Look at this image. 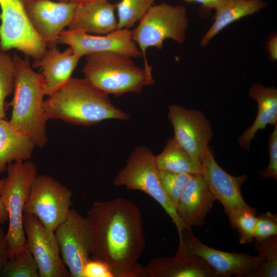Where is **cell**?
Instances as JSON below:
<instances>
[{
	"label": "cell",
	"instance_id": "cell-33",
	"mask_svg": "<svg viewBox=\"0 0 277 277\" xmlns=\"http://www.w3.org/2000/svg\"><path fill=\"white\" fill-rule=\"evenodd\" d=\"M10 256V249L6 239V233L0 226V275Z\"/></svg>",
	"mask_w": 277,
	"mask_h": 277
},
{
	"label": "cell",
	"instance_id": "cell-4",
	"mask_svg": "<svg viewBox=\"0 0 277 277\" xmlns=\"http://www.w3.org/2000/svg\"><path fill=\"white\" fill-rule=\"evenodd\" d=\"M83 72L84 78L90 84L116 97L128 92H140L144 86L154 83L152 74L137 66L132 57L114 52L86 55Z\"/></svg>",
	"mask_w": 277,
	"mask_h": 277
},
{
	"label": "cell",
	"instance_id": "cell-38",
	"mask_svg": "<svg viewBox=\"0 0 277 277\" xmlns=\"http://www.w3.org/2000/svg\"><path fill=\"white\" fill-rule=\"evenodd\" d=\"M253 1H262L263 2V1H264V0H253Z\"/></svg>",
	"mask_w": 277,
	"mask_h": 277
},
{
	"label": "cell",
	"instance_id": "cell-39",
	"mask_svg": "<svg viewBox=\"0 0 277 277\" xmlns=\"http://www.w3.org/2000/svg\"><path fill=\"white\" fill-rule=\"evenodd\" d=\"M55 1H57V0H55Z\"/></svg>",
	"mask_w": 277,
	"mask_h": 277
},
{
	"label": "cell",
	"instance_id": "cell-32",
	"mask_svg": "<svg viewBox=\"0 0 277 277\" xmlns=\"http://www.w3.org/2000/svg\"><path fill=\"white\" fill-rule=\"evenodd\" d=\"M274 129L270 134L268 143L269 154L268 166L260 172L261 176L264 179L272 178L277 180V123L274 125Z\"/></svg>",
	"mask_w": 277,
	"mask_h": 277
},
{
	"label": "cell",
	"instance_id": "cell-27",
	"mask_svg": "<svg viewBox=\"0 0 277 277\" xmlns=\"http://www.w3.org/2000/svg\"><path fill=\"white\" fill-rule=\"evenodd\" d=\"M256 213V209L248 205L227 215L231 227L237 231L240 244L254 242Z\"/></svg>",
	"mask_w": 277,
	"mask_h": 277
},
{
	"label": "cell",
	"instance_id": "cell-26",
	"mask_svg": "<svg viewBox=\"0 0 277 277\" xmlns=\"http://www.w3.org/2000/svg\"><path fill=\"white\" fill-rule=\"evenodd\" d=\"M0 276L39 277L37 264L25 247L10 256Z\"/></svg>",
	"mask_w": 277,
	"mask_h": 277
},
{
	"label": "cell",
	"instance_id": "cell-9",
	"mask_svg": "<svg viewBox=\"0 0 277 277\" xmlns=\"http://www.w3.org/2000/svg\"><path fill=\"white\" fill-rule=\"evenodd\" d=\"M72 193L53 177L37 175L24 208V213L35 216L49 231L54 232L66 219Z\"/></svg>",
	"mask_w": 277,
	"mask_h": 277
},
{
	"label": "cell",
	"instance_id": "cell-1",
	"mask_svg": "<svg viewBox=\"0 0 277 277\" xmlns=\"http://www.w3.org/2000/svg\"><path fill=\"white\" fill-rule=\"evenodd\" d=\"M92 259L110 266H131L145 246L138 207L123 198L95 202L86 217Z\"/></svg>",
	"mask_w": 277,
	"mask_h": 277
},
{
	"label": "cell",
	"instance_id": "cell-30",
	"mask_svg": "<svg viewBox=\"0 0 277 277\" xmlns=\"http://www.w3.org/2000/svg\"><path fill=\"white\" fill-rule=\"evenodd\" d=\"M162 188L175 208L188 182L193 176L188 174L159 170Z\"/></svg>",
	"mask_w": 277,
	"mask_h": 277
},
{
	"label": "cell",
	"instance_id": "cell-6",
	"mask_svg": "<svg viewBox=\"0 0 277 277\" xmlns=\"http://www.w3.org/2000/svg\"><path fill=\"white\" fill-rule=\"evenodd\" d=\"M138 26L131 30L133 41L136 43L144 60V69L152 74V67L146 56L150 47L161 49L163 42L171 38L182 44L189 20L183 5L172 6L166 3L152 5L139 21Z\"/></svg>",
	"mask_w": 277,
	"mask_h": 277
},
{
	"label": "cell",
	"instance_id": "cell-16",
	"mask_svg": "<svg viewBox=\"0 0 277 277\" xmlns=\"http://www.w3.org/2000/svg\"><path fill=\"white\" fill-rule=\"evenodd\" d=\"M202 164V176L215 199L223 205L227 215L248 206L241 193V187L247 179L246 174L235 176L227 173L215 161L209 146Z\"/></svg>",
	"mask_w": 277,
	"mask_h": 277
},
{
	"label": "cell",
	"instance_id": "cell-18",
	"mask_svg": "<svg viewBox=\"0 0 277 277\" xmlns=\"http://www.w3.org/2000/svg\"><path fill=\"white\" fill-rule=\"evenodd\" d=\"M80 58L70 47L63 51L56 46L47 48L42 58L32 65L41 70L45 95L53 94L69 81Z\"/></svg>",
	"mask_w": 277,
	"mask_h": 277
},
{
	"label": "cell",
	"instance_id": "cell-28",
	"mask_svg": "<svg viewBox=\"0 0 277 277\" xmlns=\"http://www.w3.org/2000/svg\"><path fill=\"white\" fill-rule=\"evenodd\" d=\"M155 0H121L115 4L117 29H129L139 21Z\"/></svg>",
	"mask_w": 277,
	"mask_h": 277
},
{
	"label": "cell",
	"instance_id": "cell-11",
	"mask_svg": "<svg viewBox=\"0 0 277 277\" xmlns=\"http://www.w3.org/2000/svg\"><path fill=\"white\" fill-rule=\"evenodd\" d=\"M62 260L72 277H83L91 259V245L87 219L71 209L66 220L54 231Z\"/></svg>",
	"mask_w": 277,
	"mask_h": 277
},
{
	"label": "cell",
	"instance_id": "cell-7",
	"mask_svg": "<svg viewBox=\"0 0 277 277\" xmlns=\"http://www.w3.org/2000/svg\"><path fill=\"white\" fill-rule=\"evenodd\" d=\"M113 184L117 187L125 186L130 190H140L152 197L170 216L177 228L179 237L185 228H188L180 219L162 188L154 155L147 147L142 146L135 148L124 168L115 176Z\"/></svg>",
	"mask_w": 277,
	"mask_h": 277
},
{
	"label": "cell",
	"instance_id": "cell-3",
	"mask_svg": "<svg viewBox=\"0 0 277 277\" xmlns=\"http://www.w3.org/2000/svg\"><path fill=\"white\" fill-rule=\"evenodd\" d=\"M12 58L14 89L13 97L9 103L12 107L9 122L24 133L35 146L43 148L48 138L42 75L33 70L29 57L23 59L15 54Z\"/></svg>",
	"mask_w": 277,
	"mask_h": 277
},
{
	"label": "cell",
	"instance_id": "cell-34",
	"mask_svg": "<svg viewBox=\"0 0 277 277\" xmlns=\"http://www.w3.org/2000/svg\"><path fill=\"white\" fill-rule=\"evenodd\" d=\"M187 2L196 3L201 4L200 14L204 17L208 15L212 9H215L224 0H184Z\"/></svg>",
	"mask_w": 277,
	"mask_h": 277
},
{
	"label": "cell",
	"instance_id": "cell-17",
	"mask_svg": "<svg viewBox=\"0 0 277 277\" xmlns=\"http://www.w3.org/2000/svg\"><path fill=\"white\" fill-rule=\"evenodd\" d=\"M215 200L203 176L193 175L185 186L175 210L187 228L201 227Z\"/></svg>",
	"mask_w": 277,
	"mask_h": 277
},
{
	"label": "cell",
	"instance_id": "cell-14",
	"mask_svg": "<svg viewBox=\"0 0 277 277\" xmlns=\"http://www.w3.org/2000/svg\"><path fill=\"white\" fill-rule=\"evenodd\" d=\"M57 42L71 47L80 58L105 51L114 52L132 58L142 56L141 50L132 38L131 30L126 28L116 29L102 35L68 29L60 33Z\"/></svg>",
	"mask_w": 277,
	"mask_h": 277
},
{
	"label": "cell",
	"instance_id": "cell-25",
	"mask_svg": "<svg viewBox=\"0 0 277 277\" xmlns=\"http://www.w3.org/2000/svg\"><path fill=\"white\" fill-rule=\"evenodd\" d=\"M254 242L255 249L262 261L249 277H276L277 235Z\"/></svg>",
	"mask_w": 277,
	"mask_h": 277
},
{
	"label": "cell",
	"instance_id": "cell-35",
	"mask_svg": "<svg viewBox=\"0 0 277 277\" xmlns=\"http://www.w3.org/2000/svg\"><path fill=\"white\" fill-rule=\"evenodd\" d=\"M4 182V178L0 179V192L2 185ZM8 221V213L2 202L0 193V225L4 224Z\"/></svg>",
	"mask_w": 277,
	"mask_h": 277
},
{
	"label": "cell",
	"instance_id": "cell-31",
	"mask_svg": "<svg viewBox=\"0 0 277 277\" xmlns=\"http://www.w3.org/2000/svg\"><path fill=\"white\" fill-rule=\"evenodd\" d=\"M274 235H277V214L267 211L256 216L254 241Z\"/></svg>",
	"mask_w": 277,
	"mask_h": 277
},
{
	"label": "cell",
	"instance_id": "cell-12",
	"mask_svg": "<svg viewBox=\"0 0 277 277\" xmlns=\"http://www.w3.org/2000/svg\"><path fill=\"white\" fill-rule=\"evenodd\" d=\"M23 221L26 236L25 247L34 258L39 277L70 276L61 259L54 232L48 230L34 215L24 213Z\"/></svg>",
	"mask_w": 277,
	"mask_h": 277
},
{
	"label": "cell",
	"instance_id": "cell-8",
	"mask_svg": "<svg viewBox=\"0 0 277 277\" xmlns=\"http://www.w3.org/2000/svg\"><path fill=\"white\" fill-rule=\"evenodd\" d=\"M26 0H0V50L15 49L38 62L47 47L31 26L25 10Z\"/></svg>",
	"mask_w": 277,
	"mask_h": 277
},
{
	"label": "cell",
	"instance_id": "cell-23",
	"mask_svg": "<svg viewBox=\"0 0 277 277\" xmlns=\"http://www.w3.org/2000/svg\"><path fill=\"white\" fill-rule=\"evenodd\" d=\"M267 4L253 0H224L215 9L214 22L200 42L205 47L210 40L228 25L244 16L258 12Z\"/></svg>",
	"mask_w": 277,
	"mask_h": 277
},
{
	"label": "cell",
	"instance_id": "cell-29",
	"mask_svg": "<svg viewBox=\"0 0 277 277\" xmlns=\"http://www.w3.org/2000/svg\"><path fill=\"white\" fill-rule=\"evenodd\" d=\"M13 89L12 56L0 50V119H5V99L13 92Z\"/></svg>",
	"mask_w": 277,
	"mask_h": 277
},
{
	"label": "cell",
	"instance_id": "cell-20",
	"mask_svg": "<svg viewBox=\"0 0 277 277\" xmlns=\"http://www.w3.org/2000/svg\"><path fill=\"white\" fill-rule=\"evenodd\" d=\"M143 268L145 277H216L214 270L196 256L155 258Z\"/></svg>",
	"mask_w": 277,
	"mask_h": 277
},
{
	"label": "cell",
	"instance_id": "cell-37",
	"mask_svg": "<svg viewBox=\"0 0 277 277\" xmlns=\"http://www.w3.org/2000/svg\"><path fill=\"white\" fill-rule=\"evenodd\" d=\"M57 1L74 3L76 4L109 0H57Z\"/></svg>",
	"mask_w": 277,
	"mask_h": 277
},
{
	"label": "cell",
	"instance_id": "cell-21",
	"mask_svg": "<svg viewBox=\"0 0 277 277\" xmlns=\"http://www.w3.org/2000/svg\"><path fill=\"white\" fill-rule=\"evenodd\" d=\"M249 95L258 103V111L253 124L238 138V144L249 150L251 140L259 130L265 129L268 125L277 123V90L274 86L267 87L259 83L254 84Z\"/></svg>",
	"mask_w": 277,
	"mask_h": 277
},
{
	"label": "cell",
	"instance_id": "cell-24",
	"mask_svg": "<svg viewBox=\"0 0 277 277\" xmlns=\"http://www.w3.org/2000/svg\"><path fill=\"white\" fill-rule=\"evenodd\" d=\"M158 170L202 175V163L183 148L174 137L169 138L163 151L154 156Z\"/></svg>",
	"mask_w": 277,
	"mask_h": 277
},
{
	"label": "cell",
	"instance_id": "cell-10",
	"mask_svg": "<svg viewBox=\"0 0 277 277\" xmlns=\"http://www.w3.org/2000/svg\"><path fill=\"white\" fill-rule=\"evenodd\" d=\"M175 256H196L204 261L214 271L216 277H249L262 260L258 255L233 253L212 248L195 236L191 228H185L179 237Z\"/></svg>",
	"mask_w": 277,
	"mask_h": 277
},
{
	"label": "cell",
	"instance_id": "cell-15",
	"mask_svg": "<svg viewBox=\"0 0 277 277\" xmlns=\"http://www.w3.org/2000/svg\"><path fill=\"white\" fill-rule=\"evenodd\" d=\"M77 4L55 0H26L28 19L47 48L56 46L59 34L68 27Z\"/></svg>",
	"mask_w": 277,
	"mask_h": 277
},
{
	"label": "cell",
	"instance_id": "cell-13",
	"mask_svg": "<svg viewBox=\"0 0 277 277\" xmlns=\"http://www.w3.org/2000/svg\"><path fill=\"white\" fill-rule=\"evenodd\" d=\"M168 117L178 143L202 163L213 133L210 123L203 112L177 105L169 107Z\"/></svg>",
	"mask_w": 277,
	"mask_h": 277
},
{
	"label": "cell",
	"instance_id": "cell-5",
	"mask_svg": "<svg viewBox=\"0 0 277 277\" xmlns=\"http://www.w3.org/2000/svg\"><path fill=\"white\" fill-rule=\"evenodd\" d=\"M7 176L1 189V196L8 213L9 226L6 233L10 255L25 248L24 208L37 174V167L31 161L10 162Z\"/></svg>",
	"mask_w": 277,
	"mask_h": 277
},
{
	"label": "cell",
	"instance_id": "cell-19",
	"mask_svg": "<svg viewBox=\"0 0 277 277\" xmlns=\"http://www.w3.org/2000/svg\"><path fill=\"white\" fill-rule=\"evenodd\" d=\"M115 5L109 1L77 4L68 30L105 35L117 28Z\"/></svg>",
	"mask_w": 277,
	"mask_h": 277
},
{
	"label": "cell",
	"instance_id": "cell-36",
	"mask_svg": "<svg viewBox=\"0 0 277 277\" xmlns=\"http://www.w3.org/2000/svg\"><path fill=\"white\" fill-rule=\"evenodd\" d=\"M276 45L277 38L276 35L272 37L268 43V50L270 54V57L272 60H276Z\"/></svg>",
	"mask_w": 277,
	"mask_h": 277
},
{
	"label": "cell",
	"instance_id": "cell-22",
	"mask_svg": "<svg viewBox=\"0 0 277 277\" xmlns=\"http://www.w3.org/2000/svg\"><path fill=\"white\" fill-rule=\"evenodd\" d=\"M36 146L6 119H0V174L10 162L27 161Z\"/></svg>",
	"mask_w": 277,
	"mask_h": 277
},
{
	"label": "cell",
	"instance_id": "cell-2",
	"mask_svg": "<svg viewBox=\"0 0 277 277\" xmlns=\"http://www.w3.org/2000/svg\"><path fill=\"white\" fill-rule=\"evenodd\" d=\"M44 101L47 121L60 120L74 125L90 126L109 119L126 121L130 115L112 104L108 95L85 78L71 77Z\"/></svg>",
	"mask_w": 277,
	"mask_h": 277
}]
</instances>
